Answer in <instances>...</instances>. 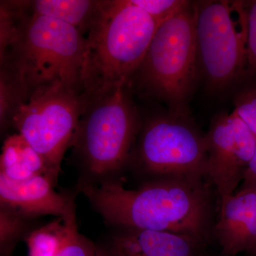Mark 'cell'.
Wrapping results in <instances>:
<instances>
[{
	"mask_svg": "<svg viewBox=\"0 0 256 256\" xmlns=\"http://www.w3.org/2000/svg\"><path fill=\"white\" fill-rule=\"evenodd\" d=\"M82 192L106 222L122 228L180 234L202 247L214 229L212 192L204 180L153 178L137 190L104 180L84 184Z\"/></svg>",
	"mask_w": 256,
	"mask_h": 256,
	"instance_id": "1",
	"label": "cell"
},
{
	"mask_svg": "<svg viewBox=\"0 0 256 256\" xmlns=\"http://www.w3.org/2000/svg\"><path fill=\"white\" fill-rule=\"evenodd\" d=\"M160 25L130 0L101 1L86 35L82 94L130 84Z\"/></svg>",
	"mask_w": 256,
	"mask_h": 256,
	"instance_id": "2",
	"label": "cell"
},
{
	"mask_svg": "<svg viewBox=\"0 0 256 256\" xmlns=\"http://www.w3.org/2000/svg\"><path fill=\"white\" fill-rule=\"evenodd\" d=\"M86 45V36L76 28L30 9L18 40L0 58V65L18 74L28 98L38 89L56 85L82 94Z\"/></svg>",
	"mask_w": 256,
	"mask_h": 256,
	"instance_id": "3",
	"label": "cell"
},
{
	"mask_svg": "<svg viewBox=\"0 0 256 256\" xmlns=\"http://www.w3.org/2000/svg\"><path fill=\"white\" fill-rule=\"evenodd\" d=\"M198 68L196 10L190 1L160 25L130 87L164 102L170 114L188 116Z\"/></svg>",
	"mask_w": 256,
	"mask_h": 256,
	"instance_id": "4",
	"label": "cell"
},
{
	"mask_svg": "<svg viewBox=\"0 0 256 256\" xmlns=\"http://www.w3.org/2000/svg\"><path fill=\"white\" fill-rule=\"evenodd\" d=\"M84 96L85 106L70 146L88 174L105 178L130 160L142 122L129 84Z\"/></svg>",
	"mask_w": 256,
	"mask_h": 256,
	"instance_id": "5",
	"label": "cell"
},
{
	"mask_svg": "<svg viewBox=\"0 0 256 256\" xmlns=\"http://www.w3.org/2000/svg\"><path fill=\"white\" fill-rule=\"evenodd\" d=\"M195 10L198 68L210 90L220 92L246 74L245 1H198Z\"/></svg>",
	"mask_w": 256,
	"mask_h": 256,
	"instance_id": "6",
	"label": "cell"
},
{
	"mask_svg": "<svg viewBox=\"0 0 256 256\" xmlns=\"http://www.w3.org/2000/svg\"><path fill=\"white\" fill-rule=\"evenodd\" d=\"M130 159L153 178H206L207 146L188 116L158 114L141 124Z\"/></svg>",
	"mask_w": 256,
	"mask_h": 256,
	"instance_id": "7",
	"label": "cell"
},
{
	"mask_svg": "<svg viewBox=\"0 0 256 256\" xmlns=\"http://www.w3.org/2000/svg\"><path fill=\"white\" fill-rule=\"evenodd\" d=\"M84 94L63 85L38 89L20 106L12 127L44 158L56 180L82 116Z\"/></svg>",
	"mask_w": 256,
	"mask_h": 256,
	"instance_id": "8",
	"label": "cell"
},
{
	"mask_svg": "<svg viewBox=\"0 0 256 256\" xmlns=\"http://www.w3.org/2000/svg\"><path fill=\"white\" fill-rule=\"evenodd\" d=\"M206 137V178L220 201L235 194L256 148V136L234 111L215 116Z\"/></svg>",
	"mask_w": 256,
	"mask_h": 256,
	"instance_id": "9",
	"label": "cell"
},
{
	"mask_svg": "<svg viewBox=\"0 0 256 256\" xmlns=\"http://www.w3.org/2000/svg\"><path fill=\"white\" fill-rule=\"evenodd\" d=\"M55 183L45 175L14 182L0 174L1 208L28 220L44 215L66 216L75 204L73 198L55 191Z\"/></svg>",
	"mask_w": 256,
	"mask_h": 256,
	"instance_id": "10",
	"label": "cell"
},
{
	"mask_svg": "<svg viewBox=\"0 0 256 256\" xmlns=\"http://www.w3.org/2000/svg\"><path fill=\"white\" fill-rule=\"evenodd\" d=\"M214 232L222 256L252 252L256 246V190H240L220 201V216Z\"/></svg>",
	"mask_w": 256,
	"mask_h": 256,
	"instance_id": "11",
	"label": "cell"
},
{
	"mask_svg": "<svg viewBox=\"0 0 256 256\" xmlns=\"http://www.w3.org/2000/svg\"><path fill=\"white\" fill-rule=\"evenodd\" d=\"M202 248L180 234L122 228L112 237L108 249L118 256H197Z\"/></svg>",
	"mask_w": 256,
	"mask_h": 256,
	"instance_id": "12",
	"label": "cell"
},
{
	"mask_svg": "<svg viewBox=\"0 0 256 256\" xmlns=\"http://www.w3.org/2000/svg\"><path fill=\"white\" fill-rule=\"evenodd\" d=\"M0 174L14 182L42 175L57 181L46 161L18 133L8 136L4 140L0 158Z\"/></svg>",
	"mask_w": 256,
	"mask_h": 256,
	"instance_id": "13",
	"label": "cell"
},
{
	"mask_svg": "<svg viewBox=\"0 0 256 256\" xmlns=\"http://www.w3.org/2000/svg\"><path fill=\"white\" fill-rule=\"evenodd\" d=\"M100 4L101 0H35L30 1V9L33 14L72 25L86 36Z\"/></svg>",
	"mask_w": 256,
	"mask_h": 256,
	"instance_id": "14",
	"label": "cell"
},
{
	"mask_svg": "<svg viewBox=\"0 0 256 256\" xmlns=\"http://www.w3.org/2000/svg\"><path fill=\"white\" fill-rule=\"evenodd\" d=\"M76 217V208L66 216L58 217L34 230L26 237L28 256H56Z\"/></svg>",
	"mask_w": 256,
	"mask_h": 256,
	"instance_id": "15",
	"label": "cell"
},
{
	"mask_svg": "<svg viewBox=\"0 0 256 256\" xmlns=\"http://www.w3.org/2000/svg\"><path fill=\"white\" fill-rule=\"evenodd\" d=\"M0 67V126L2 132L12 127L15 116L28 96L18 74L8 66Z\"/></svg>",
	"mask_w": 256,
	"mask_h": 256,
	"instance_id": "16",
	"label": "cell"
},
{
	"mask_svg": "<svg viewBox=\"0 0 256 256\" xmlns=\"http://www.w3.org/2000/svg\"><path fill=\"white\" fill-rule=\"evenodd\" d=\"M28 12L30 1H1L0 58L18 40L24 22Z\"/></svg>",
	"mask_w": 256,
	"mask_h": 256,
	"instance_id": "17",
	"label": "cell"
},
{
	"mask_svg": "<svg viewBox=\"0 0 256 256\" xmlns=\"http://www.w3.org/2000/svg\"><path fill=\"white\" fill-rule=\"evenodd\" d=\"M28 218L4 208L0 210V242L2 252H8L26 230Z\"/></svg>",
	"mask_w": 256,
	"mask_h": 256,
	"instance_id": "18",
	"label": "cell"
},
{
	"mask_svg": "<svg viewBox=\"0 0 256 256\" xmlns=\"http://www.w3.org/2000/svg\"><path fill=\"white\" fill-rule=\"evenodd\" d=\"M161 24L188 4L185 0H130Z\"/></svg>",
	"mask_w": 256,
	"mask_h": 256,
	"instance_id": "19",
	"label": "cell"
},
{
	"mask_svg": "<svg viewBox=\"0 0 256 256\" xmlns=\"http://www.w3.org/2000/svg\"><path fill=\"white\" fill-rule=\"evenodd\" d=\"M95 248L94 244L79 234L76 218L56 256H94Z\"/></svg>",
	"mask_w": 256,
	"mask_h": 256,
	"instance_id": "20",
	"label": "cell"
},
{
	"mask_svg": "<svg viewBox=\"0 0 256 256\" xmlns=\"http://www.w3.org/2000/svg\"><path fill=\"white\" fill-rule=\"evenodd\" d=\"M233 111L256 136V88L237 94Z\"/></svg>",
	"mask_w": 256,
	"mask_h": 256,
	"instance_id": "21",
	"label": "cell"
},
{
	"mask_svg": "<svg viewBox=\"0 0 256 256\" xmlns=\"http://www.w3.org/2000/svg\"><path fill=\"white\" fill-rule=\"evenodd\" d=\"M245 4L247 15L246 74H256V0L245 1Z\"/></svg>",
	"mask_w": 256,
	"mask_h": 256,
	"instance_id": "22",
	"label": "cell"
},
{
	"mask_svg": "<svg viewBox=\"0 0 256 256\" xmlns=\"http://www.w3.org/2000/svg\"><path fill=\"white\" fill-rule=\"evenodd\" d=\"M240 190H256V148L252 161L246 171Z\"/></svg>",
	"mask_w": 256,
	"mask_h": 256,
	"instance_id": "23",
	"label": "cell"
},
{
	"mask_svg": "<svg viewBox=\"0 0 256 256\" xmlns=\"http://www.w3.org/2000/svg\"><path fill=\"white\" fill-rule=\"evenodd\" d=\"M94 256H118L111 252L110 249H104L101 248L96 247L95 248V254Z\"/></svg>",
	"mask_w": 256,
	"mask_h": 256,
	"instance_id": "24",
	"label": "cell"
},
{
	"mask_svg": "<svg viewBox=\"0 0 256 256\" xmlns=\"http://www.w3.org/2000/svg\"><path fill=\"white\" fill-rule=\"evenodd\" d=\"M250 254H252V256H256V247L252 249V252H250Z\"/></svg>",
	"mask_w": 256,
	"mask_h": 256,
	"instance_id": "25",
	"label": "cell"
}]
</instances>
